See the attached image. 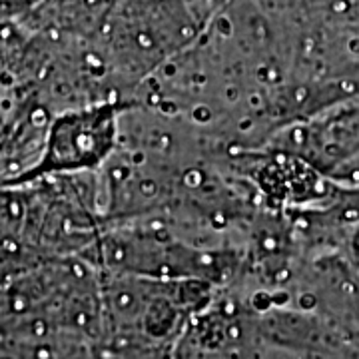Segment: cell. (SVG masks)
I'll use <instances>...</instances> for the list:
<instances>
[{
	"label": "cell",
	"instance_id": "6da1fadb",
	"mask_svg": "<svg viewBox=\"0 0 359 359\" xmlns=\"http://www.w3.org/2000/svg\"><path fill=\"white\" fill-rule=\"evenodd\" d=\"M104 230L98 172L2 186V280L65 257L96 266Z\"/></svg>",
	"mask_w": 359,
	"mask_h": 359
},
{
	"label": "cell",
	"instance_id": "7a4b0ae2",
	"mask_svg": "<svg viewBox=\"0 0 359 359\" xmlns=\"http://www.w3.org/2000/svg\"><path fill=\"white\" fill-rule=\"evenodd\" d=\"M228 0H116L96 40L130 102L168 60L192 46Z\"/></svg>",
	"mask_w": 359,
	"mask_h": 359
},
{
	"label": "cell",
	"instance_id": "3957f363",
	"mask_svg": "<svg viewBox=\"0 0 359 359\" xmlns=\"http://www.w3.org/2000/svg\"><path fill=\"white\" fill-rule=\"evenodd\" d=\"M102 327V271L88 259H50L2 280V337L98 339Z\"/></svg>",
	"mask_w": 359,
	"mask_h": 359
},
{
	"label": "cell",
	"instance_id": "277c9868",
	"mask_svg": "<svg viewBox=\"0 0 359 359\" xmlns=\"http://www.w3.org/2000/svg\"><path fill=\"white\" fill-rule=\"evenodd\" d=\"M218 294L219 287L200 280L102 271V335H134L176 346L190 320Z\"/></svg>",
	"mask_w": 359,
	"mask_h": 359
},
{
	"label": "cell",
	"instance_id": "5b68a950",
	"mask_svg": "<svg viewBox=\"0 0 359 359\" xmlns=\"http://www.w3.org/2000/svg\"><path fill=\"white\" fill-rule=\"evenodd\" d=\"M126 104L112 100L54 114L40 162L14 184L42 176L100 172L120 146V120Z\"/></svg>",
	"mask_w": 359,
	"mask_h": 359
},
{
	"label": "cell",
	"instance_id": "8992f818",
	"mask_svg": "<svg viewBox=\"0 0 359 359\" xmlns=\"http://www.w3.org/2000/svg\"><path fill=\"white\" fill-rule=\"evenodd\" d=\"M332 174L359 156V94L283 128L269 142Z\"/></svg>",
	"mask_w": 359,
	"mask_h": 359
},
{
	"label": "cell",
	"instance_id": "52a82bcc",
	"mask_svg": "<svg viewBox=\"0 0 359 359\" xmlns=\"http://www.w3.org/2000/svg\"><path fill=\"white\" fill-rule=\"evenodd\" d=\"M52 118L54 112L32 90L2 84V186L36 168Z\"/></svg>",
	"mask_w": 359,
	"mask_h": 359
},
{
	"label": "cell",
	"instance_id": "ba28073f",
	"mask_svg": "<svg viewBox=\"0 0 359 359\" xmlns=\"http://www.w3.org/2000/svg\"><path fill=\"white\" fill-rule=\"evenodd\" d=\"M330 178H334L335 182L344 184L347 188L359 190V156H355L353 160L346 162L344 166H339L330 174Z\"/></svg>",
	"mask_w": 359,
	"mask_h": 359
},
{
	"label": "cell",
	"instance_id": "9c48e42d",
	"mask_svg": "<svg viewBox=\"0 0 359 359\" xmlns=\"http://www.w3.org/2000/svg\"><path fill=\"white\" fill-rule=\"evenodd\" d=\"M341 254L349 259V264L358 269V273H359V222L353 226V230L349 231V236H347L346 245H344Z\"/></svg>",
	"mask_w": 359,
	"mask_h": 359
},
{
	"label": "cell",
	"instance_id": "30bf717a",
	"mask_svg": "<svg viewBox=\"0 0 359 359\" xmlns=\"http://www.w3.org/2000/svg\"><path fill=\"white\" fill-rule=\"evenodd\" d=\"M262 359H273V358H271V353L268 351V347H266V353H264V358H262Z\"/></svg>",
	"mask_w": 359,
	"mask_h": 359
}]
</instances>
